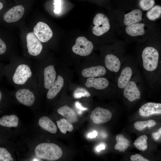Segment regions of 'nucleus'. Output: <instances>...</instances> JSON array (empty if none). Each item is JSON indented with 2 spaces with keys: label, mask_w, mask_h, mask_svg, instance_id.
I'll list each match as a JSON object with an SVG mask.
<instances>
[{
  "label": "nucleus",
  "mask_w": 161,
  "mask_h": 161,
  "mask_svg": "<svg viewBox=\"0 0 161 161\" xmlns=\"http://www.w3.org/2000/svg\"><path fill=\"white\" fill-rule=\"evenodd\" d=\"M13 65L12 74V81L13 85L20 87H36L32 84L36 82L37 73L35 74L33 68L29 63H16Z\"/></svg>",
  "instance_id": "1"
},
{
  "label": "nucleus",
  "mask_w": 161,
  "mask_h": 161,
  "mask_svg": "<svg viewBox=\"0 0 161 161\" xmlns=\"http://www.w3.org/2000/svg\"><path fill=\"white\" fill-rule=\"evenodd\" d=\"M35 153L37 157L50 161L60 159L63 154L62 150L58 145L54 143H47L38 145L35 148Z\"/></svg>",
  "instance_id": "2"
},
{
  "label": "nucleus",
  "mask_w": 161,
  "mask_h": 161,
  "mask_svg": "<svg viewBox=\"0 0 161 161\" xmlns=\"http://www.w3.org/2000/svg\"><path fill=\"white\" fill-rule=\"evenodd\" d=\"M142 57L144 68L148 72H153L157 67L159 58L158 51L151 47H147L143 50Z\"/></svg>",
  "instance_id": "3"
},
{
  "label": "nucleus",
  "mask_w": 161,
  "mask_h": 161,
  "mask_svg": "<svg viewBox=\"0 0 161 161\" xmlns=\"http://www.w3.org/2000/svg\"><path fill=\"white\" fill-rule=\"evenodd\" d=\"M94 26L92 29V32L97 36H101L107 32L110 29L108 18L104 14H97L93 21Z\"/></svg>",
  "instance_id": "4"
},
{
  "label": "nucleus",
  "mask_w": 161,
  "mask_h": 161,
  "mask_svg": "<svg viewBox=\"0 0 161 161\" xmlns=\"http://www.w3.org/2000/svg\"><path fill=\"white\" fill-rule=\"evenodd\" d=\"M93 48V45L91 42L85 37L80 36L76 39L75 44L72 48V50L77 55L85 56L92 52Z\"/></svg>",
  "instance_id": "5"
},
{
  "label": "nucleus",
  "mask_w": 161,
  "mask_h": 161,
  "mask_svg": "<svg viewBox=\"0 0 161 161\" xmlns=\"http://www.w3.org/2000/svg\"><path fill=\"white\" fill-rule=\"evenodd\" d=\"M35 87H24L18 88L15 93L18 101L22 104L30 106L34 103L35 97L33 92L30 89Z\"/></svg>",
  "instance_id": "6"
},
{
  "label": "nucleus",
  "mask_w": 161,
  "mask_h": 161,
  "mask_svg": "<svg viewBox=\"0 0 161 161\" xmlns=\"http://www.w3.org/2000/svg\"><path fill=\"white\" fill-rule=\"evenodd\" d=\"M26 41L28 52L30 55L36 56L41 53L43 49V45L33 32L27 33L26 36Z\"/></svg>",
  "instance_id": "7"
},
{
  "label": "nucleus",
  "mask_w": 161,
  "mask_h": 161,
  "mask_svg": "<svg viewBox=\"0 0 161 161\" xmlns=\"http://www.w3.org/2000/svg\"><path fill=\"white\" fill-rule=\"evenodd\" d=\"M33 32L39 40L45 43L49 41L53 35L52 32L48 25L42 22H39L34 27Z\"/></svg>",
  "instance_id": "8"
},
{
  "label": "nucleus",
  "mask_w": 161,
  "mask_h": 161,
  "mask_svg": "<svg viewBox=\"0 0 161 161\" xmlns=\"http://www.w3.org/2000/svg\"><path fill=\"white\" fill-rule=\"evenodd\" d=\"M41 72L44 88L48 90L56 78V72L55 66L49 64L45 66Z\"/></svg>",
  "instance_id": "9"
},
{
  "label": "nucleus",
  "mask_w": 161,
  "mask_h": 161,
  "mask_svg": "<svg viewBox=\"0 0 161 161\" xmlns=\"http://www.w3.org/2000/svg\"><path fill=\"white\" fill-rule=\"evenodd\" d=\"M112 117V114L109 110L97 107L92 112L90 118L94 123L100 124L108 122Z\"/></svg>",
  "instance_id": "10"
},
{
  "label": "nucleus",
  "mask_w": 161,
  "mask_h": 161,
  "mask_svg": "<svg viewBox=\"0 0 161 161\" xmlns=\"http://www.w3.org/2000/svg\"><path fill=\"white\" fill-rule=\"evenodd\" d=\"M24 12V9L21 5H18L12 7L3 15V21L7 23L16 22L22 17Z\"/></svg>",
  "instance_id": "11"
},
{
  "label": "nucleus",
  "mask_w": 161,
  "mask_h": 161,
  "mask_svg": "<svg viewBox=\"0 0 161 161\" xmlns=\"http://www.w3.org/2000/svg\"><path fill=\"white\" fill-rule=\"evenodd\" d=\"M140 115L143 117H148L153 115L161 114V104L150 102L143 105L139 109Z\"/></svg>",
  "instance_id": "12"
},
{
  "label": "nucleus",
  "mask_w": 161,
  "mask_h": 161,
  "mask_svg": "<svg viewBox=\"0 0 161 161\" xmlns=\"http://www.w3.org/2000/svg\"><path fill=\"white\" fill-rule=\"evenodd\" d=\"M123 95L125 98L130 102H132L141 98V92L136 83L130 80L124 88Z\"/></svg>",
  "instance_id": "13"
},
{
  "label": "nucleus",
  "mask_w": 161,
  "mask_h": 161,
  "mask_svg": "<svg viewBox=\"0 0 161 161\" xmlns=\"http://www.w3.org/2000/svg\"><path fill=\"white\" fill-rule=\"evenodd\" d=\"M106 72L104 66L98 65L84 69L82 71L81 74L85 78L102 77L106 75Z\"/></svg>",
  "instance_id": "14"
},
{
  "label": "nucleus",
  "mask_w": 161,
  "mask_h": 161,
  "mask_svg": "<svg viewBox=\"0 0 161 161\" xmlns=\"http://www.w3.org/2000/svg\"><path fill=\"white\" fill-rule=\"evenodd\" d=\"M109 84V80L103 77L88 78L87 79L85 85L87 88H93L98 90L107 88Z\"/></svg>",
  "instance_id": "15"
},
{
  "label": "nucleus",
  "mask_w": 161,
  "mask_h": 161,
  "mask_svg": "<svg viewBox=\"0 0 161 161\" xmlns=\"http://www.w3.org/2000/svg\"><path fill=\"white\" fill-rule=\"evenodd\" d=\"M64 83V80L62 77L58 75L48 89L47 94V98L51 100L55 97L63 87Z\"/></svg>",
  "instance_id": "16"
},
{
  "label": "nucleus",
  "mask_w": 161,
  "mask_h": 161,
  "mask_svg": "<svg viewBox=\"0 0 161 161\" xmlns=\"http://www.w3.org/2000/svg\"><path fill=\"white\" fill-rule=\"evenodd\" d=\"M104 63L106 68L110 71L117 73L120 70L121 63L119 58L112 54L106 55L104 58Z\"/></svg>",
  "instance_id": "17"
},
{
  "label": "nucleus",
  "mask_w": 161,
  "mask_h": 161,
  "mask_svg": "<svg viewBox=\"0 0 161 161\" xmlns=\"http://www.w3.org/2000/svg\"><path fill=\"white\" fill-rule=\"evenodd\" d=\"M58 113L64 117L71 123H75L78 120L77 115L75 110L67 105L59 108Z\"/></svg>",
  "instance_id": "18"
},
{
  "label": "nucleus",
  "mask_w": 161,
  "mask_h": 161,
  "mask_svg": "<svg viewBox=\"0 0 161 161\" xmlns=\"http://www.w3.org/2000/svg\"><path fill=\"white\" fill-rule=\"evenodd\" d=\"M132 75V70L129 66H126L122 70L117 80L118 87L124 89L130 80Z\"/></svg>",
  "instance_id": "19"
},
{
  "label": "nucleus",
  "mask_w": 161,
  "mask_h": 161,
  "mask_svg": "<svg viewBox=\"0 0 161 161\" xmlns=\"http://www.w3.org/2000/svg\"><path fill=\"white\" fill-rule=\"evenodd\" d=\"M142 13L139 9H135L124 15L123 22L126 26L137 23L142 20Z\"/></svg>",
  "instance_id": "20"
},
{
  "label": "nucleus",
  "mask_w": 161,
  "mask_h": 161,
  "mask_svg": "<svg viewBox=\"0 0 161 161\" xmlns=\"http://www.w3.org/2000/svg\"><path fill=\"white\" fill-rule=\"evenodd\" d=\"M39 126L43 129L52 134H55L57 127L54 122L48 117L43 116L39 119Z\"/></svg>",
  "instance_id": "21"
},
{
  "label": "nucleus",
  "mask_w": 161,
  "mask_h": 161,
  "mask_svg": "<svg viewBox=\"0 0 161 161\" xmlns=\"http://www.w3.org/2000/svg\"><path fill=\"white\" fill-rule=\"evenodd\" d=\"M143 23H136L127 26L126 31L127 34L132 36L142 35L145 33Z\"/></svg>",
  "instance_id": "22"
},
{
  "label": "nucleus",
  "mask_w": 161,
  "mask_h": 161,
  "mask_svg": "<svg viewBox=\"0 0 161 161\" xmlns=\"http://www.w3.org/2000/svg\"><path fill=\"white\" fill-rule=\"evenodd\" d=\"M18 124V119L16 115H5L0 119V125L6 127H17Z\"/></svg>",
  "instance_id": "23"
},
{
  "label": "nucleus",
  "mask_w": 161,
  "mask_h": 161,
  "mask_svg": "<svg viewBox=\"0 0 161 161\" xmlns=\"http://www.w3.org/2000/svg\"><path fill=\"white\" fill-rule=\"evenodd\" d=\"M117 143L114 146V148L119 152H124L130 145L129 140L122 134H118L116 137Z\"/></svg>",
  "instance_id": "24"
},
{
  "label": "nucleus",
  "mask_w": 161,
  "mask_h": 161,
  "mask_svg": "<svg viewBox=\"0 0 161 161\" xmlns=\"http://www.w3.org/2000/svg\"><path fill=\"white\" fill-rule=\"evenodd\" d=\"M56 122L60 131L64 134H66L67 131L71 132L73 130V126L72 123L66 119L62 118L57 121Z\"/></svg>",
  "instance_id": "25"
},
{
  "label": "nucleus",
  "mask_w": 161,
  "mask_h": 161,
  "mask_svg": "<svg viewBox=\"0 0 161 161\" xmlns=\"http://www.w3.org/2000/svg\"><path fill=\"white\" fill-rule=\"evenodd\" d=\"M147 137L145 135L140 136L135 141L134 143L136 148L138 150L144 151L148 148Z\"/></svg>",
  "instance_id": "26"
},
{
  "label": "nucleus",
  "mask_w": 161,
  "mask_h": 161,
  "mask_svg": "<svg viewBox=\"0 0 161 161\" xmlns=\"http://www.w3.org/2000/svg\"><path fill=\"white\" fill-rule=\"evenodd\" d=\"M161 14V7L159 5L153 6L146 13V16L150 20L153 21L159 18Z\"/></svg>",
  "instance_id": "27"
},
{
  "label": "nucleus",
  "mask_w": 161,
  "mask_h": 161,
  "mask_svg": "<svg viewBox=\"0 0 161 161\" xmlns=\"http://www.w3.org/2000/svg\"><path fill=\"white\" fill-rule=\"evenodd\" d=\"M156 125L153 120H149L145 121H139L136 122L134 124V128L138 130H142L147 127L150 128L154 127Z\"/></svg>",
  "instance_id": "28"
},
{
  "label": "nucleus",
  "mask_w": 161,
  "mask_h": 161,
  "mask_svg": "<svg viewBox=\"0 0 161 161\" xmlns=\"http://www.w3.org/2000/svg\"><path fill=\"white\" fill-rule=\"evenodd\" d=\"M155 3V0H139V4L143 10H148L152 7Z\"/></svg>",
  "instance_id": "29"
},
{
  "label": "nucleus",
  "mask_w": 161,
  "mask_h": 161,
  "mask_svg": "<svg viewBox=\"0 0 161 161\" xmlns=\"http://www.w3.org/2000/svg\"><path fill=\"white\" fill-rule=\"evenodd\" d=\"M10 152L5 148H0V161H13Z\"/></svg>",
  "instance_id": "30"
},
{
  "label": "nucleus",
  "mask_w": 161,
  "mask_h": 161,
  "mask_svg": "<svg viewBox=\"0 0 161 161\" xmlns=\"http://www.w3.org/2000/svg\"><path fill=\"white\" fill-rule=\"evenodd\" d=\"M90 96V94L89 92L86 89L82 88L77 89L73 94V96L75 98H79L82 97H88Z\"/></svg>",
  "instance_id": "31"
},
{
  "label": "nucleus",
  "mask_w": 161,
  "mask_h": 161,
  "mask_svg": "<svg viewBox=\"0 0 161 161\" xmlns=\"http://www.w3.org/2000/svg\"><path fill=\"white\" fill-rule=\"evenodd\" d=\"M131 160L132 161H149L141 155L139 154H136L134 155H132L130 157Z\"/></svg>",
  "instance_id": "32"
},
{
  "label": "nucleus",
  "mask_w": 161,
  "mask_h": 161,
  "mask_svg": "<svg viewBox=\"0 0 161 161\" xmlns=\"http://www.w3.org/2000/svg\"><path fill=\"white\" fill-rule=\"evenodd\" d=\"M54 4L55 5V9L54 10V13L56 14L59 13L61 10V0H55Z\"/></svg>",
  "instance_id": "33"
},
{
  "label": "nucleus",
  "mask_w": 161,
  "mask_h": 161,
  "mask_svg": "<svg viewBox=\"0 0 161 161\" xmlns=\"http://www.w3.org/2000/svg\"><path fill=\"white\" fill-rule=\"evenodd\" d=\"M161 128H160L157 132H154L152 134L153 139L156 141L157 140L161 137Z\"/></svg>",
  "instance_id": "34"
},
{
  "label": "nucleus",
  "mask_w": 161,
  "mask_h": 161,
  "mask_svg": "<svg viewBox=\"0 0 161 161\" xmlns=\"http://www.w3.org/2000/svg\"><path fill=\"white\" fill-rule=\"evenodd\" d=\"M76 107L79 109L83 111H85L88 110L86 108L83 107L81 103L78 101H76L75 103Z\"/></svg>",
  "instance_id": "35"
},
{
  "label": "nucleus",
  "mask_w": 161,
  "mask_h": 161,
  "mask_svg": "<svg viewBox=\"0 0 161 161\" xmlns=\"http://www.w3.org/2000/svg\"><path fill=\"white\" fill-rule=\"evenodd\" d=\"M97 135V133L96 131H94L91 133H89L88 135V137L92 138H95Z\"/></svg>",
  "instance_id": "36"
},
{
  "label": "nucleus",
  "mask_w": 161,
  "mask_h": 161,
  "mask_svg": "<svg viewBox=\"0 0 161 161\" xmlns=\"http://www.w3.org/2000/svg\"><path fill=\"white\" fill-rule=\"evenodd\" d=\"M105 148V147L104 145L101 144L97 147L96 149L97 151L99 152L102 150H104Z\"/></svg>",
  "instance_id": "37"
},
{
  "label": "nucleus",
  "mask_w": 161,
  "mask_h": 161,
  "mask_svg": "<svg viewBox=\"0 0 161 161\" xmlns=\"http://www.w3.org/2000/svg\"><path fill=\"white\" fill-rule=\"evenodd\" d=\"M4 4L0 1V11H1L4 9Z\"/></svg>",
  "instance_id": "38"
},
{
  "label": "nucleus",
  "mask_w": 161,
  "mask_h": 161,
  "mask_svg": "<svg viewBox=\"0 0 161 161\" xmlns=\"http://www.w3.org/2000/svg\"><path fill=\"white\" fill-rule=\"evenodd\" d=\"M1 97H2V95H1V91L0 90V102L1 100Z\"/></svg>",
  "instance_id": "39"
}]
</instances>
